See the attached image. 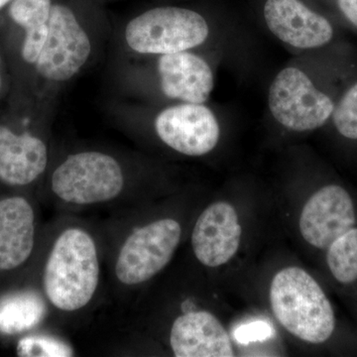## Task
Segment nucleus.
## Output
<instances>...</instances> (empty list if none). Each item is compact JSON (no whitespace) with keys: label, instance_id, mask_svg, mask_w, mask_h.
<instances>
[{"label":"nucleus","instance_id":"14","mask_svg":"<svg viewBox=\"0 0 357 357\" xmlns=\"http://www.w3.org/2000/svg\"><path fill=\"white\" fill-rule=\"evenodd\" d=\"M177 357L234 356L229 333L213 314L184 309L173 321L169 337Z\"/></svg>","mask_w":357,"mask_h":357},{"label":"nucleus","instance_id":"13","mask_svg":"<svg viewBox=\"0 0 357 357\" xmlns=\"http://www.w3.org/2000/svg\"><path fill=\"white\" fill-rule=\"evenodd\" d=\"M157 74L164 96L181 102L204 103L215 86L210 65L191 51L158 56Z\"/></svg>","mask_w":357,"mask_h":357},{"label":"nucleus","instance_id":"12","mask_svg":"<svg viewBox=\"0 0 357 357\" xmlns=\"http://www.w3.org/2000/svg\"><path fill=\"white\" fill-rule=\"evenodd\" d=\"M46 141L30 131L17 132L0 123V181L10 187H26L38 181L49 164Z\"/></svg>","mask_w":357,"mask_h":357},{"label":"nucleus","instance_id":"3","mask_svg":"<svg viewBox=\"0 0 357 357\" xmlns=\"http://www.w3.org/2000/svg\"><path fill=\"white\" fill-rule=\"evenodd\" d=\"M272 311L284 328L310 344H323L335 328V312L318 282L299 267L275 275L270 286Z\"/></svg>","mask_w":357,"mask_h":357},{"label":"nucleus","instance_id":"11","mask_svg":"<svg viewBox=\"0 0 357 357\" xmlns=\"http://www.w3.org/2000/svg\"><path fill=\"white\" fill-rule=\"evenodd\" d=\"M241 225L231 204L218 202L199 215L194 225L191 243L195 256L206 267L227 264L241 245Z\"/></svg>","mask_w":357,"mask_h":357},{"label":"nucleus","instance_id":"5","mask_svg":"<svg viewBox=\"0 0 357 357\" xmlns=\"http://www.w3.org/2000/svg\"><path fill=\"white\" fill-rule=\"evenodd\" d=\"M201 14L177 6L155 7L132 18L123 32L126 47L137 55L161 56L190 51L208 37Z\"/></svg>","mask_w":357,"mask_h":357},{"label":"nucleus","instance_id":"15","mask_svg":"<svg viewBox=\"0 0 357 357\" xmlns=\"http://www.w3.org/2000/svg\"><path fill=\"white\" fill-rule=\"evenodd\" d=\"M36 213L24 197L0 199V271L17 269L31 257L36 243Z\"/></svg>","mask_w":357,"mask_h":357},{"label":"nucleus","instance_id":"18","mask_svg":"<svg viewBox=\"0 0 357 357\" xmlns=\"http://www.w3.org/2000/svg\"><path fill=\"white\" fill-rule=\"evenodd\" d=\"M331 121L342 137L357 140V81L338 98Z\"/></svg>","mask_w":357,"mask_h":357},{"label":"nucleus","instance_id":"10","mask_svg":"<svg viewBox=\"0 0 357 357\" xmlns=\"http://www.w3.org/2000/svg\"><path fill=\"white\" fill-rule=\"evenodd\" d=\"M264 18L277 38L295 48H321L335 38L331 21L300 0H267Z\"/></svg>","mask_w":357,"mask_h":357},{"label":"nucleus","instance_id":"20","mask_svg":"<svg viewBox=\"0 0 357 357\" xmlns=\"http://www.w3.org/2000/svg\"><path fill=\"white\" fill-rule=\"evenodd\" d=\"M273 328L263 321H252L239 326L234 332V337L241 344H248L252 342H259L271 337Z\"/></svg>","mask_w":357,"mask_h":357},{"label":"nucleus","instance_id":"4","mask_svg":"<svg viewBox=\"0 0 357 357\" xmlns=\"http://www.w3.org/2000/svg\"><path fill=\"white\" fill-rule=\"evenodd\" d=\"M182 232L181 223L170 218L131 227L117 245L112 262L119 288L134 291L158 275L172 260Z\"/></svg>","mask_w":357,"mask_h":357},{"label":"nucleus","instance_id":"16","mask_svg":"<svg viewBox=\"0 0 357 357\" xmlns=\"http://www.w3.org/2000/svg\"><path fill=\"white\" fill-rule=\"evenodd\" d=\"M326 262L340 283L351 284L357 280L356 227L349 230L328 248Z\"/></svg>","mask_w":357,"mask_h":357},{"label":"nucleus","instance_id":"19","mask_svg":"<svg viewBox=\"0 0 357 357\" xmlns=\"http://www.w3.org/2000/svg\"><path fill=\"white\" fill-rule=\"evenodd\" d=\"M21 356L67 357L74 356V349L62 338L49 335H35L18 342Z\"/></svg>","mask_w":357,"mask_h":357},{"label":"nucleus","instance_id":"2","mask_svg":"<svg viewBox=\"0 0 357 357\" xmlns=\"http://www.w3.org/2000/svg\"><path fill=\"white\" fill-rule=\"evenodd\" d=\"M130 182L128 168L114 155L81 150L59 162L49 185L57 203L84 208L115 203L128 194Z\"/></svg>","mask_w":357,"mask_h":357},{"label":"nucleus","instance_id":"8","mask_svg":"<svg viewBox=\"0 0 357 357\" xmlns=\"http://www.w3.org/2000/svg\"><path fill=\"white\" fill-rule=\"evenodd\" d=\"M154 130L174 151L190 157L210 153L220 140V124L204 103L181 102L156 115Z\"/></svg>","mask_w":357,"mask_h":357},{"label":"nucleus","instance_id":"9","mask_svg":"<svg viewBox=\"0 0 357 357\" xmlns=\"http://www.w3.org/2000/svg\"><path fill=\"white\" fill-rule=\"evenodd\" d=\"M356 211L349 192L337 185L319 189L309 199L300 217L303 238L314 248L328 250L340 236L354 229Z\"/></svg>","mask_w":357,"mask_h":357},{"label":"nucleus","instance_id":"21","mask_svg":"<svg viewBox=\"0 0 357 357\" xmlns=\"http://www.w3.org/2000/svg\"><path fill=\"white\" fill-rule=\"evenodd\" d=\"M337 3L347 22L357 29V0H337Z\"/></svg>","mask_w":357,"mask_h":357},{"label":"nucleus","instance_id":"1","mask_svg":"<svg viewBox=\"0 0 357 357\" xmlns=\"http://www.w3.org/2000/svg\"><path fill=\"white\" fill-rule=\"evenodd\" d=\"M102 283V250L95 234L79 223L58 230L42 271V291L53 311L77 316L95 302Z\"/></svg>","mask_w":357,"mask_h":357},{"label":"nucleus","instance_id":"7","mask_svg":"<svg viewBox=\"0 0 357 357\" xmlns=\"http://www.w3.org/2000/svg\"><path fill=\"white\" fill-rule=\"evenodd\" d=\"M93 44L86 28L70 7L54 3L46 43L34 69L44 81L63 84L88 64Z\"/></svg>","mask_w":357,"mask_h":357},{"label":"nucleus","instance_id":"6","mask_svg":"<svg viewBox=\"0 0 357 357\" xmlns=\"http://www.w3.org/2000/svg\"><path fill=\"white\" fill-rule=\"evenodd\" d=\"M275 121L296 132L323 128L332 119L335 100L298 68H285L277 74L268 93Z\"/></svg>","mask_w":357,"mask_h":357},{"label":"nucleus","instance_id":"22","mask_svg":"<svg viewBox=\"0 0 357 357\" xmlns=\"http://www.w3.org/2000/svg\"><path fill=\"white\" fill-rule=\"evenodd\" d=\"M2 86H3V77H2V58L0 55V93H1Z\"/></svg>","mask_w":357,"mask_h":357},{"label":"nucleus","instance_id":"17","mask_svg":"<svg viewBox=\"0 0 357 357\" xmlns=\"http://www.w3.org/2000/svg\"><path fill=\"white\" fill-rule=\"evenodd\" d=\"M54 3L53 0H13L8 13L24 33L34 31L48 24Z\"/></svg>","mask_w":357,"mask_h":357},{"label":"nucleus","instance_id":"23","mask_svg":"<svg viewBox=\"0 0 357 357\" xmlns=\"http://www.w3.org/2000/svg\"><path fill=\"white\" fill-rule=\"evenodd\" d=\"M11 1H13V0H0V10H1L2 8H4L7 4L10 3Z\"/></svg>","mask_w":357,"mask_h":357}]
</instances>
